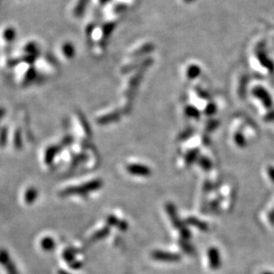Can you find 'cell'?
<instances>
[{"instance_id": "6da1fadb", "label": "cell", "mask_w": 274, "mask_h": 274, "mask_svg": "<svg viewBox=\"0 0 274 274\" xmlns=\"http://www.w3.org/2000/svg\"><path fill=\"white\" fill-rule=\"evenodd\" d=\"M103 186V181L101 179H96L90 180L88 182L84 183L81 186H74L65 188L64 190L61 191L60 195L62 197L71 196V195H81V196H86L91 193L100 189Z\"/></svg>"}, {"instance_id": "7a4b0ae2", "label": "cell", "mask_w": 274, "mask_h": 274, "mask_svg": "<svg viewBox=\"0 0 274 274\" xmlns=\"http://www.w3.org/2000/svg\"><path fill=\"white\" fill-rule=\"evenodd\" d=\"M37 69L32 63L20 61L16 66V78L20 85L27 86L37 78Z\"/></svg>"}, {"instance_id": "3957f363", "label": "cell", "mask_w": 274, "mask_h": 274, "mask_svg": "<svg viewBox=\"0 0 274 274\" xmlns=\"http://www.w3.org/2000/svg\"><path fill=\"white\" fill-rule=\"evenodd\" d=\"M34 63L37 71L44 76H51L57 72L58 65L49 55H43L41 57L38 56Z\"/></svg>"}, {"instance_id": "277c9868", "label": "cell", "mask_w": 274, "mask_h": 274, "mask_svg": "<svg viewBox=\"0 0 274 274\" xmlns=\"http://www.w3.org/2000/svg\"><path fill=\"white\" fill-rule=\"evenodd\" d=\"M16 38V31L11 26H4L0 29V49L8 51Z\"/></svg>"}, {"instance_id": "5b68a950", "label": "cell", "mask_w": 274, "mask_h": 274, "mask_svg": "<svg viewBox=\"0 0 274 274\" xmlns=\"http://www.w3.org/2000/svg\"><path fill=\"white\" fill-rule=\"evenodd\" d=\"M74 126L76 129H79L82 132V136L84 140H89L91 136V131L89 124H88L86 119L84 118V115L77 113L74 117Z\"/></svg>"}, {"instance_id": "8992f818", "label": "cell", "mask_w": 274, "mask_h": 274, "mask_svg": "<svg viewBox=\"0 0 274 274\" xmlns=\"http://www.w3.org/2000/svg\"><path fill=\"white\" fill-rule=\"evenodd\" d=\"M121 117V112L118 110H108L107 112H104L102 114H99L96 118V122L100 125L104 124H109V123H114V122L118 121Z\"/></svg>"}, {"instance_id": "52a82bcc", "label": "cell", "mask_w": 274, "mask_h": 274, "mask_svg": "<svg viewBox=\"0 0 274 274\" xmlns=\"http://www.w3.org/2000/svg\"><path fill=\"white\" fill-rule=\"evenodd\" d=\"M0 263L6 268L8 274H19L16 264L12 261L8 251L3 249L0 250Z\"/></svg>"}, {"instance_id": "ba28073f", "label": "cell", "mask_w": 274, "mask_h": 274, "mask_svg": "<svg viewBox=\"0 0 274 274\" xmlns=\"http://www.w3.org/2000/svg\"><path fill=\"white\" fill-rule=\"evenodd\" d=\"M126 171L131 175L141 176V177H148L151 174V170L143 164H128L126 166Z\"/></svg>"}, {"instance_id": "9c48e42d", "label": "cell", "mask_w": 274, "mask_h": 274, "mask_svg": "<svg viewBox=\"0 0 274 274\" xmlns=\"http://www.w3.org/2000/svg\"><path fill=\"white\" fill-rule=\"evenodd\" d=\"M59 53L61 54V57L64 59L65 61H70L75 57L76 50L71 43L64 42L61 44L59 49Z\"/></svg>"}, {"instance_id": "30bf717a", "label": "cell", "mask_w": 274, "mask_h": 274, "mask_svg": "<svg viewBox=\"0 0 274 274\" xmlns=\"http://www.w3.org/2000/svg\"><path fill=\"white\" fill-rule=\"evenodd\" d=\"M62 256L65 259V261L74 269L78 270L82 267V263L79 261H76V252L73 248H70V247L66 248L64 252H63V254H62Z\"/></svg>"}, {"instance_id": "8fae6325", "label": "cell", "mask_w": 274, "mask_h": 274, "mask_svg": "<svg viewBox=\"0 0 274 274\" xmlns=\"http://www.w3.org/2000/svg\"><path fill=\"white\" fill-rule=\"evenodd\" d=\"M61 150V146L58 145H51L46 149L45 152V158H44L46 165H50L54 163L55 157L57 156Z\"/></svg>"}, {"instance_id": "7c38bea8", "label": "cell", "mask_w": 274, "mask_h": 274, "mask_svg": "<svg viewBox=\"0 0 274 274\" xmlns=\"http://www.w3.org/2000/svg\"><path fill=\"white\" fill-rule=\"evenodd\" d=\"M89 0H76L71 9V15L74 18H80L84 15Z\"/></svg>"}, {"instance_id": "4fadbf2b", "label": "cell", "mask_w": 274, "mask_h": 274, "mask_svg": "<svg viewBox=\"0 0 274 274\" xmlns=\"http://www.w3.org/2000/svg\"><path fill=\"white\" fill-rule=\"evenodd\" d=\"M152 257L155 260L164 261V262H174L179 259V256L176 255L175 254H172L169 252L161 251V250L153 252Z\"/></svg>"}, {"instance_id": "5bb4252c", "label": "cell", "mask_w": 274, "mask_h": 274, "mask_svg": "<svg viewBox=\"0 0 274 274\" xmlns=\"http://www.w3.org/2000/svg\"><path fill=\"white\" fill-rule=\"evenodd\" d=\"M22 126H16V129L13 131V146L17 151L23 149V129Z\"/></svg>"}, {"instance_id": "9a60e30c", "label": "cell", "mask_w": 274, "mask_h": 274, "mask_svg": "<svg viewBox=\"0 0 274 274\" xmlns=\"http://www.w3.org/2000/svg\"><path fill=\"white\" fill-rule=\"evenodd\" d=\"M107 225L108 226H114V227H117L120 229L121 231H126L128 229V224L127 222L123 220H119L118 218L116 217H114L113 215H109L106 219Z\"/></svg>"}, {"instance_id": "2e32d148", "label": "cell", "mask_w": 274, "mask_h": 274, "mask_svg": "<svg viewBox=\"0 0 274 274\" xmlns=\"http://www.w3.org/2000/svg\"><path fill=\"white\" fill-rule=\"evenodd\" d=\"M40 247L45 251H53L56 247V242L52 237H44L40 241Z\"/></svg>"}, {"instance_id": "e0dca14e", "label": "cell", "mask_w": 274, "mask_h": 274, "mask_svg": "<svg viewBox=\"0 0 274 274\" xmlns=\"http://www.w3.org/2000/svg\"><path fill=\"white\" fill-rule=\"evenodd\" d=\"M38 197V191L35 187H29L24 194V201L27 204L34 203Z\"/></svg>"}, {"instance_id": "ac0fdd59", "label": "cell", "mask_w": 274, "mask_h": 274, "mask_svg": "<svg viewBox=\"0 0 274 274\" xmlns=\"http://www.w3.org/2000/svg\"><path fill=\"white\" fill-rule=\"evenodd\" d=\"M109 232H110L109 227L108 226H105V227H103V228L100 229L99 231L94 232V234L91 237V241L95 242V241H98V240H102L104 238L108 236Z\"/></svg>"}, {"instance_id": "d6986e66", "label": "cell", "mask_w": 274, "mask_h": 274, "mask_svg": "<svg viewBox=\"0 0 274 274\" xmlns=\"http://www.w3.org/2000/svg\"><path fill=\"white\" fill-rule=\"evenodd\" d=\"M209 257H210V262L211 263V266L217 267L220 263V255H218V252L217 249L212 248L209 252Z\"/></svg>"}, {"instance_id": "ffe728a7", "label": "cell", "mask_w": 274, "mask_h": 274, "mask_svg": "<svg viewBox=\"0 0 274 274\" xmlns=\"http://www.w3.org/2000/svg\"><path fill=\"white\" fill-rule=\"evenodd\" d=\"M8 129L7 127H0V147L1 148H4L5 146L7 145L8 143Z\"/></svg>"}, {"instance_id": "44dd1931", "label": "cell", "mask_w": 274, "mask_h": 274, "mask_svg": "<svg viewBox=\"0 0 274 274\" xmlns=\"http://www.w3.org/2000/svg\"><path fill=\"white\" fill-rule=\"evenodd\" d=\"M108 2H109V0H95L96 4L99 7H103L105 5L108 4Z\"/></svg>"}, {"instance_id": "7402d4cb", "label": "cell", "mask_w": 274, "mask_h": 274, "mask_svg": "<svg viewBox=\"0 0 274 274\" xmlns=\"http://www.w3.org/2000/svg\"><path fill=\"white\" fill-rule=\"evenodd\" d=\"M5 114V108L3 107H0V121L3 118Z\"/></svg>"}, {"instance_id": "603a6c76", "label": "cell", "mask_w": 274, "mask_h": 274, "mask_svg": "<svg viewBox=\"0 0 274 274\" xmlns=\"http://www.w3.org/2000/svg\"><path fill=\"white\" fill-rule=\"evenodd\" d=\"M58 274H71V273H69V272H68V271H66V270H61L58 271Z\"/></svg>"}, {"instance_id": "cb8c5ba5", "label": "cell", "mask_w": 274, "mask_h": 274, "mask_svg": "<svg viewBox=\"0 0 274 274\" xmlns=\"http://www.w3.org/2000/svg\"><path fill=\"white\" fill-rule=\"evenodd\" d=\"M270 220L274 221V210H272V213L270 214Z\"/></svg>"}, {"instance_id": "d4e9b609", "label": "cell", "mask_w": 274, "mask_h": 274, "mask_svg": "<svg viewBox=\"0 0 274 274\" xmlns=\"http://www.w3.org/2000/svg\"><path fill=\"white\" fill-rule=\"evenodd\" d=\"M266 274H269V273H266Z\"/></svg>"}]
</instances>
